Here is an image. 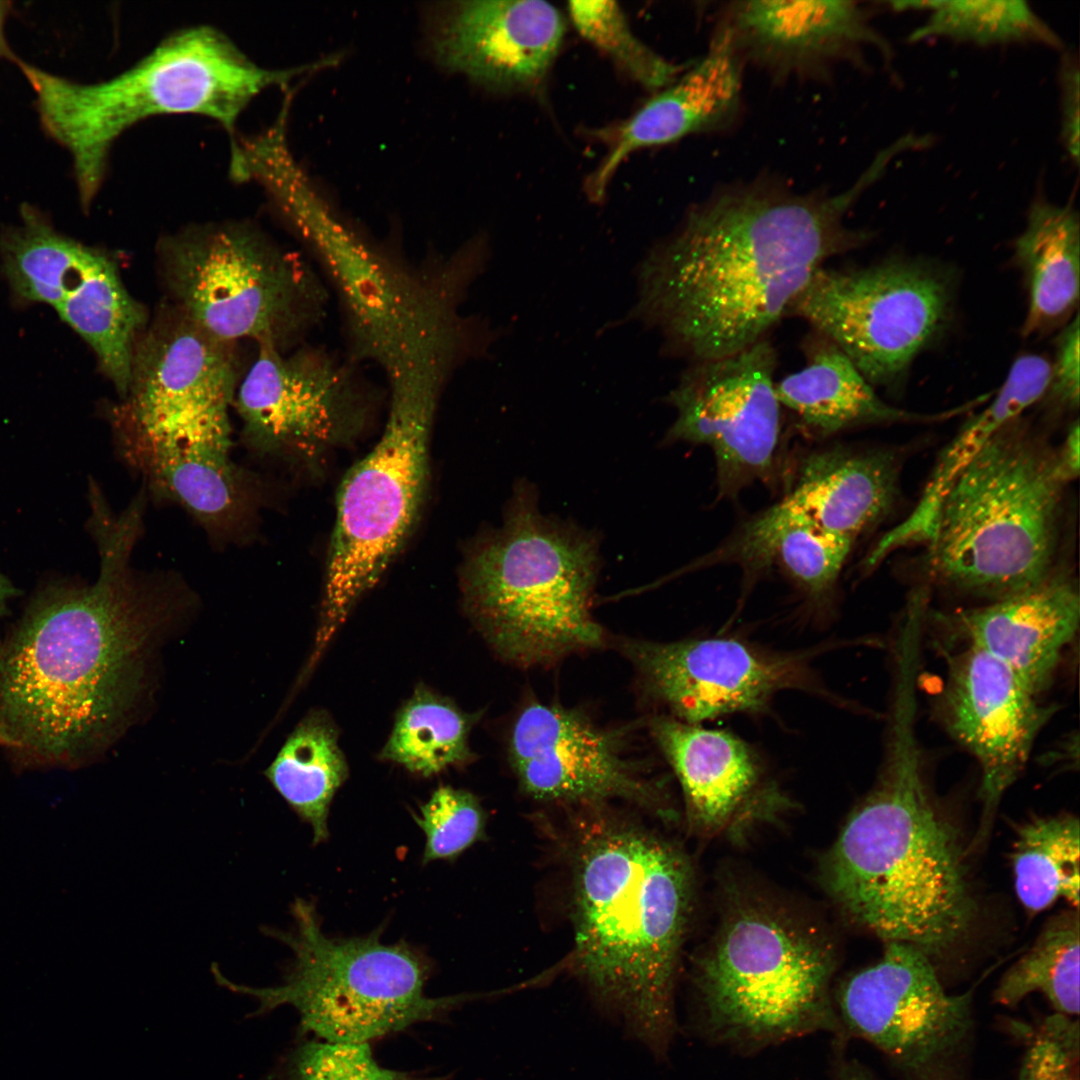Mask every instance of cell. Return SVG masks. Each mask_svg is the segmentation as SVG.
I'll return each instance as SVG.
<instances>
[{
	"instance_id": "cell-1",
	"label": "cell",
	"mask_w": 1080,
	"mask_h": 1080,
	"mask_svg": "<svg viewBox=\"0 0 1080 1080\" xmlns=\"http://www.w3.org/2000/svg\"><path fill=\"white\" fill-rule=\"evenodd\" d=\"M884 171L874 160L838 193L799 192L768 177L712 192L648 250L627 319L655 330L664 354L688 364L768 338L819 269L866 242L847 215Z\"/></svg>"
},
{
	"instance_id": "cell-37",
	"label": "cell",
	"mask_w": 1080,
	"mask_h": 1080,
	"mask_svg": "<svg viewBox=\"0 0 1080 1080\" xmlns=\"http://www.w3.org/2000/svg\"><path fill=\"white\" fill-rule=\"evenodd\" d=\"M86 246L56 231L35 208L21 209V222L3 233L0 252L15 294L30 302L59 303L65 280Z\"/></svg>"
},
{
	"instance_id": "cell-31",
	"label": "cell",
	"mask_w": 1080,
	"mask_h": 1080,
	"mask_svg": "<svg viewBox=\"0 0 1080 1080\" xmlns=\"http://www.w3.org/2000/svg\"><path fill=\"white\" fill-rule=\"evenodd\" d=\"M853 545L781 500L745 524L708 560L735 562L751 570L777 566L818 599L834 587Z\"/></svg>"
},
{
	"instance_id": "cell-10",
	"label": "cell",
	"mask_w": 1080,
	"mask_h": 1080,
	"mask_svg": "<svg viewBox=\"0 0 1080 1080\" xmlns=\"http://www.w3.org/2000/svg\"><path fill=\"white\" fill-rule=\"evenodd\" d=\"M229 174L263 187L317 256L342 306L352 361L385 370L424 312L434 272H410L340 220L294 159L282 121L241 138Z\"/></svg>"
},
{
	"instance_id": "cell-34",
	"label": "cell",
	"mask_w": 1080,
	"mask_h": 1080,
	"mask_svg": "<svg viewBox=\"0 0 1080 1080\" xmlns=\"http://www.w3.org/2000/svg\"><path fill=\"white\" fill-rule=\"evenodd\" d=\"M1076 816L1033 817L1018 825L1011 863L1016 895L1031 912L1065 899L1079 904L1080 829Z\"/></svg>"
},
{
	"instance_id": "cell-17",
	"label": "cell",
	"mask_w": 1080,
	"mask_h": 1080,
	"mask_svg": "<svg viewBox=\"0 0 1080 1080\" xmlns=\"http://www.w3.org/2000/svg\"><path fill=\"white\" fill-rule=\"evenodd\" d=\"M232 344L178 308L145 327L116 413L118 429L152 436L231 432L229 408L238 385Z\"/></svg>"
},
{
	"instance_id": "cell-11",
	"label": "cell",
	"mask_w": 1080,
	"mask_h": 1080,
	"mask_svg": "<svg viewBox=\"0 0 1080 1080\" xmlns=\"http://www.w3.org/2000/svg\"><path fill=\"white\" fill-rule=\"evenodd\" d=\"M161 263L176 308L222 341L287 351L326 314L313 269L247 224L179 233L164 241Z\"/></svg>"
},
{
	"instance_id": "cell-18",
	"label": "cell",
	"mask_w": 1080,
	"mask_h": 1080,
	"mask_svg": "<svg viewBox=\"0 0 1080 1080\" xmlns=\"http://www.w3.org/2000/svg\"><path fill=\"white\" fill-rule=\"evenodd\" d=\"M627 744L624 730L603 726L577 708L531 700L511 723L507 754L520 788L536 800L650 804L656 791Z\"/></svg>"
},
{
	"instance_id": "cell-39",
	"label": "cell",
	"mask_w": 1080,
	"mask_h": 1080,
	"mask_svg": "<svg viewBox=\"0 0 1080 1080\" xmlns=\"http://www.w3.org/2000/svg\"><path fill=\"white\" fill-rule=\"evenodd\" d=\"M567 10L578 33L642 87L659 91L679 76V66L636 36L616 2L576 0Z\"/></svg>"
},
{
	"instance_id": "cell-25",
	"label": "cell",
	"mask_w": 1080,
	"mask_h": 1080,
	"mask_svg": "<svg viewBox=\"0 0 1080 1080\" xmlns=\"http://www.w3.org/2000/svg\"><path fill=\"white\" fill-rule=\"evenodd\" d=\"M125 454L162 496L208 530L233 532L256 512V490L230 459V432L145 435L118 429Z\"/></svg>"
},
{
	"instance_id": "cell-41",
	"label": "cell",
	"mask_w": 1080,
	"mask_h": 1080,
	"mask_svg": "<svg viewBox=\"0 0 1080 1080\" xmlns=\"http://www.w3.org/2000/svg\"><path fill=\"white\" fill-rule=\"evenodd\" d=\"M266 1080H422L380 1066L368 1043L309 1041L287 1055Z\"/></svg>"
},
{
	"instance_id": "cell-44",
	"label": "cell",
	"mask_w": 1080,
	"mask_h": 1080,
	"mask_svg": "<svg viewBox=\"0 0 1080 1080\" xmlns=\"http://www.w3.org/2000/svg\"><path fill=\"white\" fill-rule=\"evenodd\" d=\"M1061 90V139L1071 161L1078 166L1080 158V70L1078 58L1072 52L1063 55L1059 69Z\"/></svg>"
},
{
	"instance_id": "cell-32",
	"label": "cell",
	"mask_w": 1080,
	"mask_h": 1080,
	"mask_svg": "<svg viewBox=\"0 0 1080 1080\" xmlns=\"http://www.w3.org/2000/svg\"><path fill=\"white\" fill-rule=\"evenodd\" d=\"M1023 232L1014 243V258L1028 288L1025 337L1055 327L1072 315L1079 300L1080 223L1078 212L1038 195Z\"/></svg>"
},
{
	"instance_id": "cell-36",
	"label": "cell",
	"mask_w": 1080,
	"mask_h": 1080,
	"mask_svg": "<svg viewBox=\"0 0 1080 1080\" xmlns=\"http://www.w3.org/2000/svg\"><path fill=\"white\" fill-rule=\"evenodd\" d=\"M1078 910L1050 919L1034 945L1003 975L994 1001L1015 1006L1034 992L1043 994L1056 1013L1076 1017L1079 1013Z\"/></svg>"
},
{
	"instance_id": "cell-27",
	"label": "cell",
	"mask_w": 1080,
	"mask_h": 1080,
	"mask_svg": "<svg viewBox=\"0 0 1080 1080\" xmlns=\"http://www.w3.org/2000/svg\"><path fill=\"white\" fill-rule=\"evenodd\" d=\"M804 353V366L777 381L775 391L781 408L816 435L873 424L937 421L955 412L921 414L886 403L847 355L814 330Z\"/></svg>"
},
{
	"instance_id": "cell-42",
	"label": "cell",
	"mask_w": 1080,
	"mask_h": 1080,
	"mask_svg": "<svg viewBox=\"0 0 1080 1080\" xmlns=\"http://www.w3.org/2000/svg\"><path fill=\"white\" fill-rule=\"evenodd\" d=\"M1079 1028L1059 1013L1049 1016L1030 1041L1019 1080H1077Z\"/></svg>"
},
{
	"instance_id": "cell-33",
	"label": "cell",
	"mask_w": 1080,
	"mask_h": 1080,
	"mask_svg": "<svg viewBox=\"0 0 1080 1080\" xmlns=\"http://www.w3.org/2000/svg\"><path fill=\"white\" fill-rule=\"evenodd\" d=\"M338 737L326 712H310L265 771L277 792L310 825L314 844L328 839L330 805L348 777Z\"/></svg>"
},
{
	"instance_id": "cell-49",
	"label": "cell",
	"mask_w": 1080,
	"mask_h": 1080,
	"mask_svg": "<svg viewBox=\"0 0 1080 1080\" xmlns=\"http://www.w3.org/2000/svg\"><path fill=\"white\" fill-rule=\"evenodd\" d=\"M839 1080H872V1079L860 1067L853 1064V1065H848L847 1067H845L842 1070Z\"/></svg>"
},
{
	"instance_id": "cell-20",
	"label": "cell",
	"mask_w": 1080,
	"mask_h": 1080,
	"mask_svg": "<svg viewBox=\"0 0 1080 1080\" xmlns=\"http://www.w3.org/2000/svg\"><path fill=\"white\" fill-rule=\"evenodd\" d=\"M940 704L947 730L981 771L975 846L989 834L1003 795L1023 771L1055 707L1042 705L1010 668L970 645L950 658Z\"/></svg>"
},
{
	"instance_id": "cell-19",
	"label": "cell",
	"mask_w": 1080,
	"mask_h": 1080,
	"mask_svg": "<svg viewBox=\"0 0 1080 1080\" xmlns=\"http://www.w3.org/2000/svg\"><path fill=\"white\" fill-rule=\"evenodd\" d=\"M621 648L645 693L669 716L691 724L757 711L776 692L811 684L802 657L769 654L736 639L626 640Z\"/></svg>"
},
{
	"instance_id": "cell-22",
	"label": "cell",
	"mask_w": 1080,
	"mask_h": 1080,
	"mask_svg": "<svg viewBox=\"0 0 1080 1080\" xmlns=\"http://www.w3.org/2000/svg\"><path fill=\"white\" fill-rule=\"evenodd\" d=\"M565 20L541 0H469L443 8L431 37L450 71L501 91H531L545 80L563 42Z\"/></svg>"
},
{
	"instance_id": "cell-29",
	"label": "cell",
	"mask_w": 1080,
	"mask_h": 1080,
	"mask_svg": "<svg viewBox=\"0 0 1080 1080\" xmlns=\"http://www.w3.org/2000/svg\"><path fill=\"white\" fill-rule=\"evenodd\" d=\"M657 746L675 772L693 816L708 827L723 824L750 795L757 761L740 739L667 714L650 720Z\"/></svg>"
},
{
	"instance_id": "cell-26",
	"label": "cell",
	"mask_w": 1080,
	"mask_h": 1080,
	"mask_svg": "<svg viewBox=\"0 0 1080 1080\" xmlns=\"http://www.w3.org/2000/svg\"><path fill=\"white\" fill-rule=\"evenodd\" d=\"M899 473V460L888 450L828 448L808 455L782 500L816 525L855 543L889 513Z\"/></svg>"
},
{
	"instance_id": "cell-23",
	"label": "cell",
	"mask_w": 1080,
	"mask_h": 1080,
	"mask_svg": "<svg viewBox=\"0 0 1080 1080\" xmlns=\"http://www.w3.org/2000/svg\"><path fill=\"white\" fill-rule=\"evenodd\" d=\"M742 67L726 34L717 29L708 52L688 71L628 118L600 129L596 136L607 150L586 181L590 200L604 199L620 165L637 150L730 126L741 107Z\"/></svg>"
},
{
	"instance_id": "cell-2",
	"label": "cell",
	"mask_w": 1080,
	"mask_h": 1080,
	"mask_svg": "<svg viewBox=\"0 0 1080 1080\" xmlns=\"http://www.w3.org/2000/svg\"><path fill=\"white\" fill-rule=\"evenodd\" d=\"M90 528L96 581L47 587L0 642V732L23 765H79L110 743L179 607L175 586L131 566L139 511H99Z\"/></svg>"
},
{
	"instance_id": "cell-45",
	"label": "cell",
	"mask_w": 1080,
	"mask_h": 1080,
	"mask_svg": "<svg viewBox=\"0 0 1080 1080\" xmlns=\"http://www.w3.org/2000/svg\"><path fill=\"white\" fill-rule=\"evenodd\" d=\"M1079 423L1076 420L1069 428L1060 448L1055 449L1059 471L1068 483L1079 474Z\"/></svg>"
},
{
	"instance_id": "cell-14",
	"label": "cell",
	"mask_w": 1080,
	"mask_h": 1080,
	"mask_svg": "<svg viewBox=\"0 0 1080 1080\" xmlns=\"http://www.w3.org/2000/svg\"><path fill=\"white\" fill-rule=\"evenodd\" d=\"M970 993L949 994L918 948L891 942L877 963L849 978L839 996L848 1031L912 1080H952L972 1030Z\"/></svg>"
},
{
	"instance_id": "cell-16",
	"label": "cell",
	"mask_w": 1080,
	"mask_h": 1080,
	"mask_svg": "<svg viewBox=\"0 0 1080 1080\" xmlns=\"http://www.w3.org/2000/svg\"><path fill=\"white\" fill-rule=\"evenodd\" d=\"M353 362L321 347L258 344L234 398L248 446L306 459L343 440L366 408Z\"/></svg>"
},
{
	"instance_id": "cell-50",
	"label": "cell",
	"mask_w": 1080,
	"mask_h": 1080,
	"mask_svg": "<svg viewBox=\"0 0 1080 1080\" xmlns=\"http://www.w3.org/2000/svg\"><path fill=\"white\" fill-rule=\"evenodd\" d=\"M0 746H3V747L7 748V742H6L4 736L2 735L1 732H0Z\"/></svg>"
},
{
	"instance_id": "cell-13",
	"label": "cell",
	"mask_w": 1080,
	"mask_h": 1080,
	"mask_svg": "<svg viewBox=\"0 0 1080 1080\" xmlns=\"http://www.w3.org/2000/svg\"><path fill=\"white\" fill-rule=\"evenodd\" d=\"M951 281L933 267L887 260L861 268L819 269L788 306L838 346L874 386L901 381L945 327Z\"/></svg>"
},
{
	"instance_id": "cell-3",
	"label": "cell",
	"mask_w": 1080,
	"mask_h": 1080,
	"mask_svg": "<svg viewBox=\"0 0 1080 1080\" xmlns=\"http://www.w3.org/2000/svg\"><path fill=\"white\" fill-rule=\"evenodd\" d=\"M578 824L573 971L603 1017L662 1058L676 1027L673 986L688 866L669 843L601 811Z\"/></svg>"
},
{
	"instance_id": "cell-40",
	"label": "cell",
	"mask_w": 1080,
	"mask_h": 1080,
	"mask_svg": "<svg viewBox=\"0 0 1080 1080\" xmlns=\"http://www.w3.org/2000/svg\"><path fill=\"white\" fill-rule=\"evenodd\" d=\"M414 820L426 838L423 864L455 859L484 834L485 815L478 799L447 785L433 791Z\"/></svg>"
},
{
	"instance_id": "cell-35",
	"label": "cell",
	"mask_w": 1080,
	"mask_h": 1080,
	"mask_svg": "<svg viewBox=\"0 0 1080 1080\" xmlns=\"http://www.w3.org/2000/svg\"><path fill=\"white\" fill-rule=\"evenodd\" d=\"M448 698L417 687L398 711L380 758L429 777L473 759L469 734L477 721Z\"/></svg>"
},
{
	"instance_id": "cell-9",
	"label": "cell",
	"mask_w": 1080,
	"mask_h": 1080,
	"mask_svg": "<svg viewBox=\"0 0 1080 1080\" xmlns=\"http://www.w3.org/2000/svg\"><path fill=\"white\" fill-rule=\"evenodd\" d=\"M292 915V931H271L293 952L281 985L237 984L212 965L220 986L258 1001V1008L247 1017L289 1005L300 1016L302 1032L330 1043H368L434 1019L474 997L427 996L428 966L406 944L382 943L377 933L330 938L323 933L313 904L303 899L292 905Z\"/></svg>"
},
{
	"instance_id": "cell-6",
	"label": "cell",
	"mask_w": 1080,
	"mask_h": 1080,
	"mask_svg": "<svg viewBox=\"0 0 1080 1080\" xmlns=\"http://www.w3.org/2000/svg\"><path fill=\"white\" fill-rule=\"evenodd\" d=\"M600 567L592 533L541 514L519 482L502 527L479 540L461 575L464 604L497 655L544 667L606 641L592 614Z\"/></svg>"
},
{
	"instance_id": "cell-46",
	"label": "cell",
	"mask_w": 1080,
	"mask_h": 1080,
	"mask_svg": "<svg viewBox=\"0 0 1080 1080\" xmlns=\"http://www.w3.org/2000/svg\"><path fill=\"white\" fill-rule=\"evenodd\" d=\"M10 10L11 2L0 0V61L6 59L11 60L16 64L19 58L11 50L5 35V24Z\"/></svg>"
},
{
	"instance_id": "cell-43",
	"label": "cell",
	"mask_w": 1080,
	"mask_h": 1080,
	"mask_svg": "<svg viewBox=\"0 0 1080 1080\" xmlns=\"http://www.w3.org/2000/svg\"><path fill=\"white\" fill-rule=\"evenodd\" d=\"M1060 405L1076 409L1079 405V317L1070 321L1056 341L1055 361L1051 364L1046 391ZM1045 394V395H1046Z\"/></svg>"
},
{
	"instance_id": "cell-28",
	"label": "cell",
	"mask_w": 1080,
	"mask_h": 1080,
	"mask_svg": "<svg viewBox=\"0 0 1080 1080\" xmlns=\"http://www.w3.org/2000/svg\"><path fill=\"white\" fill-rule=\"evenodd\" d=\"M1051 364L1041 355L1017 358L996 396L965 423L942 450L920 499L910 514L889 530L869 551L880 563L896 549L926 544L931 537L941 502L958 474L1004 426L1042 398L1050 381Z\"/></svg>"
},
{
	"instance_id": "cell-21",
	"label": "cell",
	"mask_w": 1080,
	"mask_h": 1080,
	"mask_svg": "<svg viewBox=\"0 0 1080 1080\" xmlns=\"http://www.w3.org/2000/svg\"><path fill=\"white\" fill-rule=\"evenodd\" d=\"M718 29L742 65L776 80L825 77L836 64L857 63L870 46L890 55L855 1H736L724 8Z\"/></svg>"
},
{
	"instance_id": "cell-24",
	"label": "cell",
	"mask_w": 1080,
	"mask_h": 1080,
	"mask_svg": "<svg viewBox=\"0 0 1080 1080\" xmlns=\"http://www.w3.org/2000/svg\"><path fill=\"white\" fill-rule=\"evenodd\" d=\"M949 618L967 645L1004 663L1038 696L1052 683L1079 629L1078 585L1057 572L1038 586Z\"/></svg>"
},
{
	"instance_id": "cell-15",
	"label": "cell",
	"mask_w": 1080,
	"mask_h": 1080,
	"mask_svg": "<svg viewBox=\"0 0 1080 1080\" xmlns=\"http://www.w3.org/2000/svg\"><path fill=\"white\" fill-rule=\"evenodd\" d=\"M776 350L768 338L739 352L690 363L666 401L676 418L665 440L708 446L721 496L767 480L775 462L781 405Z\"/></svg>"
},
{
	"instance_id": "cell-5",
	"label": "cell",
	"mask_w": 1080,
	"mask_h": 1080,
	"mask_svg": "<svg viewBox=\"0 0 1080 1080\" xmlns=\"http://www.w3.org/2000/svg\"><path fill=\"white\" fill-rule=\"evenodd\" d=\"M36 99L42 127L70 154L83 209L106 174L115 141L128 128L162 114H198L235 137L247 105L271 86H285L316 63L269 69L251 60L223 32L208 25L181 29L110 79L80 83L19 60Z\"/></svg>"
},
{
	"instance_id": "cell-7",
	"label": "cell",
	"mask_w": 1080,
	"mask_h": 1080,
	"mask_svg": "<svg viewBox=\"0 0 1080 1080\" xmlns=\"http://www.w3.org/2000/svg\"><path fill=\"white\" fill-rule=\"evenodd\" d=\"M1055 450L1019 418L1000 429L946 492L926 543L936 584L992 600L1056 571L1064 488Z\"/></svg>"
},
{
	"instance_id": "cell-38",
	"label": "cell",
	"mask_w": 1080,
	"mask_h": 1080,
	"mask_svg": "<svg viewBox=\"0 0 1080 1080\" xmlns=\"http://www.w3.org/2000/svg\"><path fill=\"white\" fill-rule=\"evenodd\" d=\"M944 37L978 45L1038 43L1062 47L1057 33L1025 1L940 0L911 42Z\"/></svg>"
},
{
	"instance_id": "cell-8",
	"label": "cell",
	"mask_w": 1080,
	"mask_h": 1080,
	"mask_svg": "<svg viewBox=\"0 0 1080 1080\" xmlns=\"http://www.w3.org/2000/svg\"><path fill=\"white\" fill-rule=\"evenodd\" d=\"M457 363L445 345L422 342L404 351L385 371L390 404L384 431L347 473L338 493L319 650L377 583L415 523L426 489L429 436L438 400Z\"/></svg>"
},
{
	"instance_id": "cell-30",
	"label": "cell",
	"mask_w": 1080,
	"mask_h": 1080,
	"mask_svg": "<svg viewBox=\"0 0 1080 1080\" xmlns=\"http://www.w3.org/2000/svg\"><path fill=\"white\" fill-rule=\"evenodd\" d=\"M54 309L91 347L102 372L124 397L146 313L127 291L113 261L87 246Z\"/></svg>"
},
{
	"instance_id": "cell-48",
	"label": "cell",
	"mask_w": 1080,
	"mask_h": 1080,
	"mask_svg": "<svg viewBox=\"0 0 1080 1080\" xmlns=\"http://www.w3.org/2000/svg\"><path fill=\"white\" fill-rule=\"evenodd\" d=\"M17 594V590L9 579L0 572V616L8 607L9 601Z\"/></svg>"
},
{
	"instance_id": "cell-4",
	"label": "cell",
	"mask_w": 1080,
	"mask_h": 1080,
	"mask_svg": "<svg viewBox=\"0 0 1080 1080\" xmlns=\"http://www.w3.org/2000/svg\"><path fill=\"white\" fill-rule=\"evenodd\" d=\"M892 712L879 782L837 839L827 882L848 916L887 943L939 954L966 936L976 906L957 833L924 782L916 695L896 691Z\"/></svg>"
},
{
	"instance_id": "cell-12",
	"label": "cell",
	"mask_w": 1080,
	"mask_h": 1080,
	"mask_svg": "<svg viewBox=\"0 0 1080 1080\" xmlns=\"http://www.w3.org/2000/svg\"><path fill=\"white\" fill-rule=\"evenodd\" d=\"M831 972L814 937L774 915L742 912L698 974L708 1026L721 1039L756 1045L834 1028Z\"/></svg>"
},
{
	"instance_id": "cell-47",
	"label": "cell",
	"mask_w": 1080,
	"mask_h": 1080,
	"mask_svg": "<svg viewBox=\"0 0 1080 1080\" xmlns=\"http://www.w3.org/2000/svg\"><path fill=\"white\" fill-rule=\"evenodd\" d=\"M939 3H940V0H930V1H893L890 4H891V7L895 11H906V10H929V11H932L933 9H935L938 6Z\"/></svg>"
}]
</instances>
